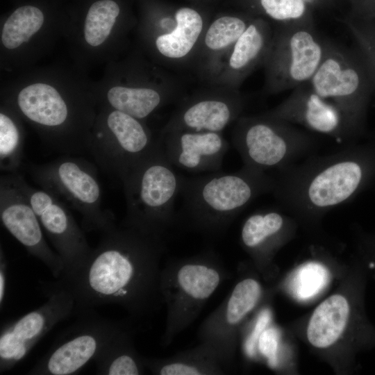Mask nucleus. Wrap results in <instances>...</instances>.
<instances>
[{"label":"nucleus","mask_w":375,"mask_h":375,"mask_svg":"<svg viewBox=\"0 0 375 375\" xmlns=\"http://www.w3.org/2000/svg\"><path fill=\"white\" fill-rule=\"evenodd\" d=\"M99 244L74 272L40 288L64 289L80 314L94 307L117 304L134 317L155 311L162 301L160 267L165 239L122 225L102 232Z\"/></svg>","instance_id":"obj_1"},{"label":"nucleus","mask_w":375,"mask_h":375,"mask_svg":"<svg viewBox=\"0 0 375 375\" xmlns=\"http://www.w3.org/2000/svg\"><path fill=\"white\" fill-rule=\"evenodd\" d=\"M369 154L350 144L331 153L312 154L276 172L272 193L299 224L315 227L362 187L373 165Z\"/></svg>","instance_id":"obj_2"},{"label":"nucleus","mask_w":375,"mask_h":375,"mask_svg":"<svg viewBox=\"0 0 375 375\" xmlns=\"http://www.w3.org/2000/svg\"><path fill=\"white\" fill-rule=\"evenodd\" d=\"M274 185V176L244 165L234 172L182 176L184 219L198 232L219 235L253 201L272 193Z\"/></svg>","instance_id":"obj_3"},{"label":"nucleus","mask_w":375,"mask_h":375,"mask_svg":"<svg viewBox=\"0 0 375 375\" xmlns=\"http://www.w3.org/2000/svg\"><path fill=\"white\" fill-rule=\"evenodd\" d=\"M120 181L126 209L122 224L165 239L176 221L174 203L182 176L176 172L158 140Z\"/></svg>","instance_id":"obj_4"},{"label":"nucleus","mask_w":375,"mask_h":375,"mask_svg":"<svg viewBox=\"0 0 375 375\" xmlns=\"http://www.w3.org/2000/svg\"><path fill=\"white\" fill-rule=\"evenodd\" d=\"M230 273L212 251L169 261L161 269L160 292L167 306L163 347L188 328L198 317L206 302Z\"/></svg>","instance_id":"obj_5"},{"label":"nucleus","mask_w":375,"mask_h":375,"mask_svg":"<svg viewBox=\"0 0 375 375\" xmlns=\"http://www.w3.org/2000/svg\"><path fill=\"white\" fill-rule=\"evenodd\" d=\"M233 144L244 165L278 172L315 153L319 141L312 132L264 113L240 118Z\"/></svg>","instance_id":"obj_6"},{"label":"nucleus","mask_w":375,"mask_h":375,"mask_svg":"<svg viewBox=\"0 0 375 375\" xmlns=\"http://www.w3.org/2000/svg\"><path fill=\"white\" fill-rule=\"evenodd\" d=\"M26 170L41 188L81 215V228L85 233H102L116 225L113 213L101 206L102 192L97 168L90 161L65 154L47 163H30Z\"/></svg>","instance_id":"obj_7"},{"label":"nucleus","mask_w":375,"mask_h":375,"mask_svg":"<svg viewBox=\"0 0 375 375\" xmlns=\"http://www.w3.org/2000/svg\"><path fill=\"white\" fill-rule=\"evenodd\" d=\"M325 48L326 39L318 34L312 19L278 24L265 61L267 91L278 93L309 82Z\"/></svg>","instance_id":"obj_8"},{"label":"nucleus","mask_w":375,"mask_h":375,"mask_svg":"<svg viewBox=\"0 0 375 375\" xmlns=\"http://www.w3.org/2000/svg\"><path fill=\"white\" fill-rule=\"evenodd\" d=\"M19 112L42 130L46 143L66 155L88 151L90 124L79 119L53 86L35 83L22 89L16 99Z\"/></svg>","instance_id":"obj_9"},{"label":"nucleus","mask_w":375,"mask_h":375,"mask_svg":"<svg viewBox=\"0 0 375 375\" xmlns=\"http://www.w3.org/2000/svg\"><path fill=\"white\" fill-rule=\"evenodd\" d=\"M357 306L348 282L321 301L307 317L303 338L308 347L338 371L349 363L357 322Z\"/></svg>","instance_id":"obj_10"},{"label":"nucleus","mask_w":375,"mask_h":375,"mask_svg":"<svg viewBox=\"0 0 375 375\" xmlns=\"http://www.w3.org/2000/svg\"><path fill=\"white\" fill-rule=\"evenodd\" d=\"M128 323L98 315L93 310L78 318L61 333L50 349L28 372L35 375H72L79 372Z\"/></svg>","instance_id":"obj_11"},{"label":"nucleus","mask_w":375,"mask_h":375,"mask_svg":"<svg viewBox=\"0 0 375 375\" xmlns=\"http://www.w3.org/2000/svg\"><path fill=\"white\" fill-rule=\"evenodd\" d=\"M257 272H240L232 290L197 332L199 342L210 347L229 369L241 328L265 298L266 290Z\"/></svg>","instance_id":"obj_12"},{"label":"nucleus","mask_w":375,"mask_h":375,"mask_svg":"<svg viewBox=\"0 0 375 375\" xmlns=\"http://www.w3.org/2000/svg\"><path fill=\"white\" fill-rule=\"evenodd\" d=\"M155 143L140 119L111 108L90 132L88 151L103 172L121 180Z\"/></svg>","instance_id":"obj_13"},{"label":"nucleus","mask_w":375,"mask_h":375,"mask_svg":"<svg viewBox=\"0 0 375 375\" xmlns=\"http://www.w3.org/2000/svg\"><path fill=\"white\" fill-rule=\"evenodd\" d=\"M10 175L28 201L44 231L62 259L64 270L61 276L74 272L84 263L92 249L69 208L51 192L31 186L19 172Z\"/></svg>","instance_id":"obj_14"},{"label":"nucleus","mask_w":375,"mask_h":375,"mask_svg":"<svg viewBox=\"0 0 375 375\" xmlns=\"http://www.w3.org/2000/svg\"><path fill=\"white\" fill-rule=\"evenodd\" d=\"M309 83L319 95L338 106L358 131L367 81L351 51L326 39L323 59Z\"/></svg>","instance_id":"obj_15"},{"label":"nucleus","mask_w":375,"mask_h":375,"mask_svg":"<svg viewBox=\"0 0 375 375\" xmlns=\"http://www.w3.org/2000/svg\"><path fill=\"white\" fill-rule=\"evenodd\" d=\"M48 297L41 306L5 323L0 334V372L13 368L38 341L74 311V300L64 289L40 288Z\"/></svg>","instance_id":"obj_16"},{"label":"nucleus","mask_w":375,"mask_h":375,"mask_svg":"<svg viewBox=\"0 0 375 375\" xmlns=\"http://www.w3.org/2000/svg\"><path fill=\"white\" fill-rule=\"evenodd\" d=\"M265 114L328 136L342 145L350 144L358 133L341 110L319 95L309 82L293 89L287 99Z\"/></svg>","instance_id":"obj_17"},{"label":"nucleus","mask_w":375,"mask_h":375,"mask_svg":"<svg viewBox=\"0 0 375 375\" xmlns=\"http://www.w3.org/2000/svg\"><path fill=\"white\" fill-rule=\"evenodd\" d=\"M0 219L3 227L49 268L53 278L61 276L62 259L47 244L38 217L10 174L0 178Z\"/></svg>","instance_id":"obj_18"},{"label":"nucleus","mask_w":375,"mask_h":375,"mask_svg":"<svg viewBox=\"0 0 375 375\" xmlns=\"http://www.w3.org/2000/svg\"><path fill=\"white\" fill-rule=\"evenodd\" d=\"M298 222L281 208L257 210L242 224L240 241L255 269L268 279L278 250L294 235Z\"/></svg>","instance_id":"obj_19"},{"label":"nucleus","mask_w":375,"mask_h":375,"mask_svg":"<svg viewBox=\"0 0 375 375\" xmlns=\"http://www.w3.org/2000/svg\"><path fill=\"white\" fill-rule=\"evenodd\" d=\"M158 141L174 167L193 173L219 171L228 149L217 132L174 130L163 132Z\"/></svg>","instance_id":"obj_20"},{"label":"nucleus","mask_w":375,"mask_h":375,"mask_svg":"<svg viewBox=\"0 0 375 375\" xmlns=\"http://www.w3.org/2000/svg\"><path fill=\"white\" fill-rule=\"evenodd\" d=\"M242 102L237 97H205L184 105L163 132L174 130L217 132L238 117Z\"/></svg>","instance_id":"obj_21"},{"label":"nucleus","mask_w":375,"mask_h":375,"mask_svg":"<svg viewBox=\"0 0 375 375\" xmlns=\"http://www.w3.org/2000/svg\"><path fill=\"white\" fill-rule=\"evenodd\" d=\"M142 360L145 368L157 375H218L230 369L210 347L201 342L168 358L142 356Z\"/></svg>","instance_id":"obj_22"},{"label":"nucleus","mask_w":375,"mask_h":375,"mask_svg":"<svg viewBox=\"0 0 375 375\" xmlns=\"http://www.w3.org/2000/svg\"><path fill=\"white\" fill-rule=\"evenodd\" d=\"M97 374H144L145 367L134 344V331L128 324L94 359Z\"/></svg>","instance_id":"obj_23"},{"label":"nucleus","mask_w":375,"mask_h":375,"mask_svg":"<svg viewBox=\"0 0 375 375\" xmlns=\"http://www.w3.org/2000/svg\"><path fill=\"white\" fill-rule=\"evenodd\" d=\"M273 33L260 19L251 20L248 26L233 46L228 59L230 69L238 78L247 75L260 62L265 61Z\"/></svg>","instance_id":"obj_24"},{"label":"nucleus","mask_w":375,"mask_h":375,"mask_svg":"<svg viewBox=\"0 0 375 375\" xmlns=\"http://www.w3.org/2000/svg\"><path fill=\"white\" fill-rule=\"evenodd\" d=\"M176 25L169 33L156 40L158 51L165 57L176 59L188 55L203 30V19L194 9L182 7L175 14Z\"/></svg>","instance_id":"obj_25"},{"label":"nucleus","mask_w":375,"mask_h":375,"mask_svg":"<svg viewBox=\"0 0 375 375\" xmlns=\"http://www.w3.org/2000/svg\"><path fill=\"white\" fill-rule=\"evenodd\" d=\"M110 107L138 119L149 116L163 103L160 93L149 88L115 86L108 90Z\"/></svg>","instance_id":"obj_26"},{"label":"nucleus","mask_w":375,"mask_h":375,"mask_svg":"<svg viewBox=\"0 0 375 375\" xmlns=\"http://www.w3.org/2000/svg\"><path fill=\"white\" fill-rule=\"evenodd\" d=\"M44 22V15L38 8L24 6L16 9L4 23L1 42L8 49L19 47L36 33Z\"/></svg>","instance_id":"obj_27"},{"label":"nucleus","mask_w":375,"mask_h":375,"mask_svg":"<svg viewBox=\"0 0 375 375\" xmlns=\"http://www.w3.org/2000/svg\"><path fill=\"white\" fill-rule=\"evenodd\" d=\"M24 151V138L19 124L10 113H0V169L6 174L19 172Z\"/></svg>","instance_id":"obj_28"},{"label":"nucleus","mask_w":375,"mask_h":375,"mask_svg":"<svg viewBox=\"0 0 375 375\" xmlns=\"http://www.w3.org/2000/svg\"><path fill=\"white\" fill-rule=\"evenodd\" d=\"M119 14L118 4L112 0H100L90 8L85 22L84 37L92 47L101 45L110 35Z\"/></svg>","instance_id":"obj_29"},{"label":"nucleus","mask_w":375,"mask_h":375,"mask_svg":"<svg viewBox=\"0 0 375 375\" xmlns=\"http://www.w3.org/2000/svg\"><path fill=\"white\" fill-rule=\"evenodd\" d=\"M250 22L242 17L229 15L216 19L206 33V46L212 51H222L233 46Z\"/></svg>","instance_id":"obj_30"},{"label":"nucleus","mask_w":375,"mask_h":375,"mask_svg":"<svg viewBox=\"0 0 375 375\" xmlns=\"http://www.w3.org/2000/svg\"><path fill=\"white\" fill-rule=\"evenodd\" d=\"M317 260H309L299 267L292 280V292L299 299L314 297L326 285L328 273Z\"/></svg>","instance_id":"obj_31"},{"label":"nucleus","mask_w":375,"mask_h":375,"mask_svg":"<svg viewBox=\"0 0 375 375\" xmlns=\"http://www.w3.org/2000/svg\"><path fill=\"white\" fill-rule=\"evenodd\" d=\"M260 9L278 24L312 19L308 4L310 0H257Z\"/></svg>","instance_id":"obj_32"},{"label":"nucleus","mask_w":375,"mask_h":375,"mask_svg":"<svg viewBox=\"0 0 375 375\" xmlns=\"http://www.w3.org/2000/svg\"><path fill=\"white\" fill-rule=\"evenodd\" d=\"M8 263L4 251L1 245L0 249V306L2 308L7 288Z\"/></svg>","instance_id":"obj_33"},{"label":"nucleus","mask_w":375,"mask_h":375,"mask_svg":"<svg viewBox=\"0 0 375 375\" xmlns=\"http://www.w3.org/2000/svg\"><path fill=\"white\" fill-rule=\"evenodd\" d=\"M311 2L313 1V0H310Z\"/></svg>","instance_id":"obj_34"}]
</instances>
